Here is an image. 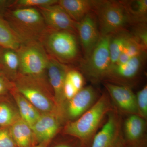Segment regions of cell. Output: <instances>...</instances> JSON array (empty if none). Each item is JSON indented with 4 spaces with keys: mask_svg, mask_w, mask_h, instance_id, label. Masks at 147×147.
<instances>
[{
    "mask_svg": "<svg viewBox=\"0 0 147 147\" xmlns=\"http://www.w3.org/2000/svg\"><path fill=\"white\" fill-rule=\"evenodd\" d=\"M114 108L108 93L105 91L87 112L76 120L65 125L64 134L76 137L86 146L90 147L103 120Z\"/></svg>",
    "mask_w": 147,
    "mask_h": 147,
    "instance_id": "6da1fadb",
    "label": "cell"
},
{
    "mask_svg": "<svg viewBox=\"0 0 147 147\" xmlns=\"http://www.w3.org/2000/svg\"><path fill=\"white\" fill-rule=\"evenodd\" d=\"M3 19L22 43L40 41L47 29L43 17L37 8H11Z\"/></svg>",
    "mask_w": 147,
    "mask_h": 147,
    "instance_id": "7a4b0ae2",
    "label": "cell"
},
{
    "mask_svg": "<svg viewBox=\"0 0 147 147\" xmlns=\"http://www.w3.org/2000/svg\"><path fill=\"white\" fill-rule=\"evenodd\" d=\"M77 34L66 31L46 29L40 40L47 54L65 64L80 59V43Z\"/></svg>",
    "mask_w": 147,
    "mask_h": 147,
    "instance_id": "3957f363",
    "label": "cell"
},
{
    "mask_svg": "<svg viewBox=\"0 0 147 147\" xmlns=\"http://www.w3.org/2000/svg\"><path fill=\"white\" fill-rule=\"evenodd\" d=\"M94 12L101 36L127 30L132 23L122 1H96Z\"/></svg>",
    "mask_w": 147,
    "mask_h": 147,
    "instance_id": "277c9868",
    "label": "cell"
},
{
    "mask_svg": "<svg viewBox=\"0 0 147 147\" xmlns=\"http://www.w3.org/2000/svg\"><path fill=\"white\" fill-rule=\"evenodd\" d=\"M110 35L101 36L100 40L88 57L82 59L80 70L83 76L94 83L104 81L111 67L109 45Z\"/></svg>",
    "mask_w": 147,
    "mask_h": 147,
    "instance_id": "5b68a950",
    "label": "cell"
},
{
    "mask_svg": "<svg viewBox=\"0 0 147 147\" xmlns=\"http://www.w3.org/2000/svg\"><path fill=\"white\" fill-rule=\"evenodd\" d=\"M19 59L20 74L41 76L47 70L49 56L40 41L21 43L16 50Z\"/></svg>",
    "mask_w": 147,
    "mask_h": 147,
    "instance_id": "8992f818",
    "label": "cell"
},
{
    "mask_svg": "<svg viewBox=\"0 0 147 147\" xmlns=\"http://www.w3.org/2000/svg\"><path fill=\"white\" fill-rule=\"evenodd\" d=\"M20 74L16 84L17 92L38 110L46 113H61L56 104L47 96L44 88L39 84L37 80L38 76Z\"/></svg>",
    "mask_w": 147,
    "mask_h": 147,
    "instance_id": "52a82bcc",
    "label": "cell"
},
{
    "mask_svg": "<svg viewBox=\"0 0 147 147\" xmlns=\"http://www.w3.org/2000/svg\"><path fill=\"white\" fill-rule=\"evenodd\" d=\"M123 116L115 108L108 113L105 123L97 131L90 147H121L124 144Z\"/></svg>",
    "mask_w": 147,
    "mask_h": 147,
    "instance_id": "ba28073f",
    "label": "cell"
},
{
    "mask_svg": "<svg viewBox=\"0 0 147 147\" xmlns=\"http://www.w3.org/2000/svg\"><path fill=\"white\" fill-rule=\"evenodd\" d=\"M146 58V52L132 58L125 63L113 65L103 82L130 87L136 83Z\"/></svg>",
    "mask_w": 147,
    "mask_h": 147,
    "instance_id": "9c48e42d",
    "label": "cell"
},
{
    "mask_svg": "<svg viewBox=\"0 0 147 147\" xmlns=\"http://www.w3.org/2000/svg\"><path fill=\"white\" fill-rule=\"evenodd\" d=\"M100 94L92 86L84 87L70 100L66 101V107L61 110L63 118L66 117L69 122L76 120L91 108Z\"/></svg>",
    "mask_w": 147,
    "mask_h": 147,
    "instance_id": "30bf717a",
    "label": "cell"
},
{
    "mask_svg": "<svg viewBox=\"0 0 147 147\" xmlns=\"http://www.w3.org/2000/svg\"><path fill=\"white\" fill-rule=\"evenodd\" d=\"M114 108L121 115H138L136 94L130 87L103 82Z\"/></svg>",
    "mask_w": 147,
    "mask_h": 147,
    "instance_id": "8fae6325",
    "label": "cell"
},
{
    "mask_svg": "<svg viewBox=\"0 0 147 147\" xmlns=\"http://www.w3.org/2000/svg\"><path fill=\"white\" fill-rule=\"evenodd\" d=\"M76 32L85 59L88 57L100 40V34L97 18L93 11L76 24Z\"/></svg>",
    "mask_w": 147,
    "mask_h": 147,
    "instance_id": "7c38bea8",
    "label": "cell"
},
{
    "mask_svg": "<svg viewBox=\"0 0 147 147\" xmlns=\"http://www.w3.org/2000/svg\"><path fill=\"white\" fill-rule=\"evenodd\" d=\"M125 117L122 122L124 144L130 147H147L146 120L138 115Z\"/></svg>",
    "mask_w": 147,
    "mask_h": 147,
    "instance_id": "4fadbf2b",
    "label": "cell"
},
{
    "mask_svg": "<svg viewBox=\"0 0 147 147\" xmlns=\"http://www.w3.org/2000/svg\"><path fill=\"white\" fill-rule=\"evenodd\" d=\"M44 19L47 28L72 32L77 34L76 24L58 3L38 8Z\"/></svg>",
    "mask_w": 147,
    "mask_h": 147,
    "instance_id": "5bb4252c",
    "label": "cell"
},
{
    "mask_svg": "<svg viewBox=\"0 0 147 147\" xmlns=\"http://www.w3.org/2000/svg\"><path fill=\"white\" fill-rule=\"evenodd\" d=\"M69 69V68L65 64L49 56L46 71L50 86L54 92V101L60 111L65 102L64 86Z\"/></svg>",
    "mask_w": 147,
    "mask_h": 147,
    "instance_id": "9a60e30c",
    "label": "cell"
},
{
    "mask_svg": "<svg viewBox=\"0 0 147 147\" xmlns=\"http://www.w3.org/2000/svg\"><path fill=\"white\" fill-rule=\"evenodd\" d=\"M63 119L60 113L40 115L30 127L38 143L51 142L60 129Z\"/></svg>",
    "mask_w": 147,
    "mask_h": 147,
    "instance_id": "2e32d148",
    "label": "cell"
},
{
    "mask_svg": "<svg viewBox=\"0 0 147 147\" xmlns=\"http://www.w3.org/2000/svg\"><path fill=\"white\" fill-rule=\"evenodd\" d=\"M9 131L17 147H31L38 144L30 127L21 119L13 123Z\"/></svg>",
    "mask_w": 147,
    "mask_h": 147,
    "instance_id": "e0dca14e",
    "label": "cell"
},
{
    "mask_svg": "<svg viewBox=\"0 0 147 147\" xmlns=\"http://www.w3.org/2000/svg\"><path fill=\"white\" fill-rule=\"evenodd\" d=\"M96 1L60 0L58 4L75 22H78L87 14L93 11Z\"/></svg>",
    "mask_w": 147,
    "mask_h": 147,
    "instance_id": "ac0fdd59",
    "label": "cell"
},
{
    "mask_svg": "<svg viewBox=\"0 0 147 147\" xmlns=\"http://www.w3.org/2000/svg\"><path fill=\"white\" fill-rule=\"evenodd\" d=\"M122 2L130 17L132 26L146 23L147 0L122 1Z\"/></svg>",
    "mask_w": 147,
    "mask_h": 147,
    "instance_id": "d6986e66",
    "label": "cell"
},
{
    "mask_svg": "<svg viewBox=\"0 0 147 147\" xmlns=\"http://www.w3.org/2000/svg\"><path fill=\"white\" fill-rule=\"evenodd\" d=\"M130 36L131 33L127 30H123L110 34L109 48L111 67L117 63L125 42Z\"/></svg>",
    "mask_w": 147,
    "mask_h": 147,
    "instance_id": "ffe728a7",
    "label": "cell"
},
{
    "mask_svg": "<svg viewBox=\"0 0 147 147\" xmlns=\"http://www.w3.org/2000/svg\"><path fill=\"white\" fill-rule=\"evenodd\" d=\"M14 93L21 119L30 127L32 126L40 116L39 112L18 92Z\"/></svg>",
    "mask_w": 147,
    "mask_h": 147,
    "instance_id": "44dd1931",
    "label": "cell"
},
{
    "mask_svg": "<svg viewBox=\"0 0 147 147\" xmlns=\"http://www.w3.org/2000/svg\"><path fill=\"white\" fill-rule=\"evenodd\" d=\"M21 43L7 22L0 18V47L16 51Z\"/></svg>",
    "mask_w": 147,
    "mask_h": 147,
    "instance_id": "7402d4cb",
    "label": "cell"
},
{
    "mask_svg": "<svg viewBox=\"0 0 147 147\" xmlns=\"http://www.w3.org/2000/svg\"><path fill=\"white\" fill-rule=\"evenodd\" d=\"M144 52H146V50L140 45L131 34V36L125 42L118 60L115 65L125 63Z\"/></svg>",
    "mask_w": 147,
    "mask_h": 147,
    "instance_id": "603a6c76",
    "label": "cell"
},
{
    "mask_svg": "<svg viewBox=\"0 0 147 147\" xmlns=\"http://www.w3.org/2000/svg\"><path fill=\"white\" fill-rule=\"evenodd\" d=\"M19 65V59L16 51L4 48L2 51H0V67H3L14 73L18 71Z\"/></svg>",
    "mask_w": 147,
    "mask_h": 147,
    "instance_id": "cb8c5ba5",
    "label": "cell"
},
{
    "mask_svg": "<svg viewBox=\"0 0 147 147\" xmlns=\"http://www.w3.org/2000/svg\"><path fill=\"white\" fill-rule=\"evenodd\" d=\"M57 0H17L14 1L11 8L43 7L57 3Z\"/></svg>",
    "mask_w": 147,
    "mask_h": 147,
    "instance_id": "d4e9b609",
    "label": "cell"
},
{
    "mask_svg": "<svg viewBox=\"0 0 147 147\" xmlns=\"http://www.w3.org/2000/svg\"><path fill=\"white\" fill-rule=\"evenodd\" d=\"M15 114L8 105L0 103V126L3 127L11 125L15 121Z\"/></svg>",
    "mask_w": 147,
    "mask_h": 147,
    "instance_id": "484cf974",
    "label": "cell"
},
{
    "mask_svg": "<svg viewBox=\"0 0 147 147\" xmlns=\"http://www.w3.org/2000/svg\"><path fill=\"white\" fill-rule=\"evenodd\" d=\"M136 98L138 115L147 120V85L137 92Z\"/></svg>",
    "mask_w": 147,
    "mask_h": 147,
    "instance_id": "4316f807",
    "label": "cell"
},
{
    "mask_svg": "<svg viewBox=\"0 0 147 147\" xmlns=\"http://www.w3.org/2000/svg\"><path fill=\"white\" fill-rule=\"evenodd\" d=\"M133 27L132 32L131 33L134 38L140 43V45L147 50V31L146 23L136 24Z\"/></svg>",
    "mask_w": 147,
    "mask_h": 147,
    "instance_id": "83f0119b",
    "label": "cell"
},
{
    "mask_svg": "<svg viewBox=\"0 0 147 147\" xmlns=\"http://www.w3.org/2000/svg\"><path fill=\"white\" fill-rule=\"evenodd\" d=\"M66 77L69 80L78 91L84 87L85 80L84 76L78 70L69 69L67 73Z\"/></svg>",
    "mask_w": 147,
    "mask_h": 147,
    "instance_id": "f1b7e54d",
    "label": "cell"
},
{
    "mask_svg": "<svg viewBox=\"0 0 147 147\" xmlns=\"http://www.w3.org/2000/svg\"><path fill=\"white\" fill-rule=\"evenodd\" d=\"M0 147H17L9 130L5 127H0Z\"/></svg>",
    "mask_w": 147,
    "mask_h": 147,
    "instance_id": "f546056e",
    "label": "cell"
},
{
    "mask_svg": "<svg viewBox=\"0 0 147 147\" xmlns=\"http://www.w3.org/2000/svg\"><path fill=\"white\" fill-rule=\"evenodd\" d=\"M51 147H87L79 139L71 136V139L56 142Z\"/></svg>",
    "mask_w": 147,
    "mask_h": 147,
    "instance_id": "4dcf8cb0",
    "label": "cell"
},
{
    "mask_svg": "<svg viewBox=\"0 0 147 147\" xmlns=\"http://www.w3.org/2000/svg\"><path fill=\"white\" fill-rule=\"evenodd\" d=\"M78 92L69 80L66 77L64 86V95L65 102L71 99Z\"/></svg>",
    "mask_w": 147,
    "mask_h": 147,
    "instance_id": "1f68e13d",
    "label": "cell"
},
{
    "mask_svg": "<svg viewBox=\"0 0 147 147\" xmlns=\"http://www.w3.org/2000/svg\"><path fill=\"white\" fill-rule=\"evenodd\" d=\"M14 1L0 0V18H3L7 11L11 8Z\"/></svg>",
    "mask_w": 147,
    "mask_h": 147,
    "instance_id": "d6a6232c",
    "label": "cell"
},
{
    "mask_svg": "<svg viewBox=\"0 0 147 147\" xmlns=\"http://www.w3.org/2000/svg\"><path fill=\"white\" fill-rule=\"evenodd\" d=\"M7 84L5 79L1 75H0V95L4 93L7 90Z\"/></svg>",
    "mask_w": 147,
    "mask_h": 147,
    "instance_id": "836d02e7",
    "label": "cell"
},
{
    "mask_svg": "<svg viewBox=\"0 0 147 147\" xmlns=\"http://www.w3.org/2000/svg\"><path fill=\"white\" fill-rule=\"evenodd\" d=\"M51 142H45L38 143L35 146L31 147H48Z\"/></svg>",
    "mask_w": 147,
    "mask_h": 147,
    "instance_id": "e575fe53",
    "label": "cell"
},
{
    "mask_svg": "<svg viewBox=\"0 0 147 147\" xmlns=\"http://www.w3.org/2000/svg\"><path fill=\"white\" fill-rule=\"evenodd\" d=\"M121 147H130L129 146H127V145L125 144H124Z\"/></svg>",
    "mask_w": 147,
    "mask_h": 147,
    "instance_id": "d590c367",
    "label": "cell"
},
{
    "mask_svg": "<svg viewBox=\"0 0 147 147\" xmlns=\"http://www.w3.org/2000/svg\"><path fill=\"white\" fill-rule=\"evenodd\" d=\"M1 75V68L0 67V75Z\"/></svg>",
    "mask_w": 147,
    "mask_h": 147,
    "instance_id": "8d00e7d4",
    "label": "cell"
}]
</instances>
